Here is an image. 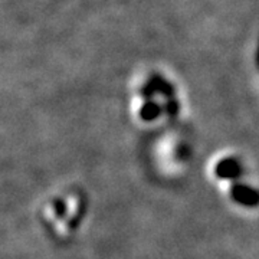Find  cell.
I'll list each match as a JSON object with an SVG mask.
<instances>
[{
	"label": "cell",
	"mask_w": 259,
	"mask_h": 259,
	"mask_svg": "<svg viewBox=\"0 0 259 259\" xmlns=\"http://www.w3.org/2000/svg\"><path fill=\"white\" fill-rule=\"evenodd\" d=\"M160 114V107L156 102H147L143 108H141V118L146 121H151L157 118Z\"/></svg>",
	"instance_id": "3"
},
{
	"label": "cell",
	"mask_w": 259,
	"mask_h": 259,
	"mask_svg": "<svg viewBox=\"0 0 259 259\" xmlns=\"http://www.w3.org/2000/svg\"><path fill=\"white\" fill-rule=\"evenodd\" d=\"M214 175L219 179H238L242 175V167L236 158H223L214 167Z\"/></svg>",
	"instance_id": "2"
},
{
	"label": "cell",
	"mask_w": 259,
	"mask_h": 259,
	"mask_svg": "<svg viewBox=\"0 0 259 259\" xmlns=\"http://www.w3.org/2000/svg\"><path fill=\"white\" fill-rule=\"evenodd\" d=\"M231 196L236 203L246 206V207H256L259 204V192L256 189L246 185L236 183L232 186Z\"/></svg>",
	"instance_id": "1"
},
{
	"label": "cell",
	"mask_w": 259,
	"mask_h": 259,
	"mask_svg": "<svg viewBox=\"0 0 259 259\" xmlns=\"http://www.w3.org/2000/svg\"><path fill=\"white\" fill-rule=\"evenodd\" d=\"M54 210L58 218H64L65 213H66V204L62 199H58L54 202Z\"/></svg>",
	"instance_id": "4"
}]
</instances>
